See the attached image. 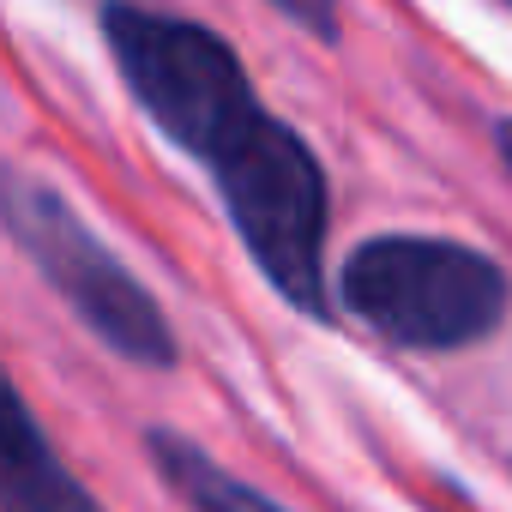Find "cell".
Segmentation results:
<instances>
[{
  "instance_id": "obj_1",
  "label": "cell",
  "mask_w": 512,
  "mask_h": 512,
  "mask_svg": "<svg viewBox=\"0 0 512 512\" xmlns=\"http://www.w3.org/2000/svg\"><path fill=\"white\" fill-rule=\"evenodd\" d=\"M338 308L398 350H470L506 308L512 284L494 253L452 235H368L338 266Z\"/></svg>"
},
{
  "instance_id": "obj_2",
  "label": "cell",
  "mask_w": 512,
  "mask_h": 512,
  "mask_svg": "<svg viewBox=\"0 0 512 512\" xmlns=\"http://www.w3.org/2000/svg\"><path fill=\"white\" fill-rule=\"evenodd\" d=\"M103 37L115 55L121 85L133 91L139 115L175 145L187 151L199 169H211L253 121H260V97L241 67V55L175 13L157 7H133V0H109L103 7Z\"/></svg>"
},
{
  "instance_id": "obj_3",
  "label": "cell",
  "mask_w": 512,
  "mask_h": 512,
  "mask_svg": "<svg viewBox=\"0 0 512 512\" xmlns=\"http://www.w3.org/2000/svg\"><path fill=\"white\" fill-rule=\"evenodd\" d=\"M211 187L247 247L260 278L308 320H332V278H326V169L308 139L260 115L211 169Z\"/></svg>"
},
{
  "instance_id": "obj_4",
  "label": "cell",
  "mask_w": 512,
  "mask_h": 512,
  "mask_svg": "<svg viewBox=\"0 0 512 512\" xmlns=\"http://www.w3.org/2000/svg\"><path fill=\"white\" fill-rule=\"evenodd\" d=\"M7 229H13L19 253L43 272V284L79 314V326L97 344H109L121 362H139V368H169L175 362V332H169L157 296L115 260V247L67 205L61 187L13 175Z\"/></svg>"
},
{
  "instance_id": "obj_5",
  "label": "cell",
  "mask_w": 512,
  "mask_h": 512,
  "mask_svg": "<svg viewBox=\"0 0 512 512\" xmlns=\"http://www.w3.org/2000/svg\"><path fill=\"white\" fill-rule=\"evenodd\" d=\"M0 506H7V512H103L91 500V488L49 446V434H43L37 410L25 404V392L7 398V464H0Z\"/></svg>"
},
{
  "instance_id": "obj_6",
  "label": "cell",
  "mask_w": 512,
  "mask_h": 512,
  "mask_svg": "<svg viewBox=\"0 0 512 512\" xmlns=\"http://www.w3.org/2000/svg\"><path fill=\"white\" fill-rule=\"evenodd\" d=\"M145 452L163 470V482L193 506V512H290L272 494H260L253 482H241L235 470H223L211 452H199L187 434L175 428H145Z\"/></svg>"
},
{
  "instance_id": "obj_7",
  "label": "cell",
  "mask_w": 512,
  "mask_h": 512,
  "mask_svg": "<svg viewBox=\"0 0 512 512\" xmlns=\"http://www.w3.org/2000/svg\"><path fill=\"white\" fill-rule=\"evenodd\" d=\"M272 13H284L296 31H308L314 43H338L344 19H338V0H272Z\"/></svg>"
},
{
  "instance_id": "obj_8",
  "label": "cell",
  "mask_w": 512,
  "mask_h": 512,
  "mask_svg": "<svg viewBox=\"0 0 512 512\" xmlns=\"http://www.w3.org/2000/svg\"><path fill=\"white\" fill-rule=\"evenodd\" d=\"M494 151H500V169L512 175V121H500V127H494Z\"/></svg>"
}]
</instances>
